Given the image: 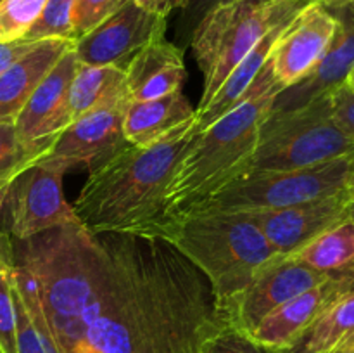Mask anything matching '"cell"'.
<instances>
[{"label": "cell", "mask_w": 354, "mask_h": 353, "mask_svg": "<svg viewBox=\"0 0 354 353\" xmlns=\"http://www.w3.org/2000/svg\"><path fill=\"white\" fill-rule=\"evenodd\" d=\"M279 353H354V291L332 303L289 350Z\"/></svg>", "instance_id": "obj_21"}, {"label": "cell", "mask_w": 354, "mask_h": 353, "mask_svg": "<svg viewBox=\"0 0 354 353\" xmlns=\"http://www.w3.org/2000/svg\"><path fill=\"white\" fill-rule=\"evenodd\" d=\"M166 242L203 273L221 317L256 273L282 256L244 213L187 215L173 221Z\"/></svg>", "instance_id": "obj_4"}, {"label": "cell", "mask_w": 354, "mask_h": 353, "mask_svg": "<svg viewBox=\"0 0 354 353\" xmlns=\"http://www.w3.org/2000/svg\"><path fill=\"white\" fill-rule=\"evenodd\" d=\"M344 85L348 87V89H351L353 92H354V66H353L351 71H349V75H348V78H346Z\"/></svg>", "instance_id": "obj_33"}, {"label": "cell", "mask_w": 354, "mask_h": 353, "mask_svg": "<svg viewBox=\"0 0 354 353\" xmlns=\"http://www.w3.org/2000/svg\"><path fill=\"white\" fill-rule=\"evenodd\" d=\"M47 0H0V44L26 40Z\"/></svg>", "instance_id": "obj_24"}, {"label": "cell", "mask_w": 354, "mask_h": 353, "mask_svg": "<svg viewBox=\"0 0 354 353\" xmlns=\"http://www.w3.org/2000/svg\"><path fill=\"white\" fill-rule=\"evenodd\" d=\"M44 156V152L26 147L19 141L16 125L0 123V203L14 180Z\"/></svg>", "instance_id": "obj_23"}, {"label": "cell", "mask_w": 354, "mask_h": 353, "mask_svg": "<svg viewBox=\"0 0 354 353\" xmlns=\"http://www.w3.org/2000/svg\"><path fill=\"white\" fill-rule=\"evenodd\" d=\"M166 17L127 0L113 16L73 42V51L83 66H114L127 71L145 45L166 35Z\"/></svg>", "instance_id": "obj_9"}, {"label": "cell", "mask_w": 354, "mask_h": 353, "mask_svg": "<svg viewBox=\"0 0 354 353\" xmlns=\"http://www.w3.org/2000/svg\"><path fill=\"white\" fill-rule=\"evenodd\" d=\"M204 353H279L275 350L258 345L244 332L225 325L207 341Z\"/></svg>", "instance_id": "obj_29"}, {"label": "cell", "mask_w": 354, "mask_h": 353, "mask_svg": "<svg viewBox=\"0 0 354 353\" xmlns=\"http://www.w3.org/2000/svg\"><path fill=\"white\" fill-rule=\"evenodd\" d=\"M73 40L45 38L0 73V123H14L24 104L62 57Z\"/></svg>", "instance_id": "obj_18"}, {"label": "cell", "mask_w": 354, "mask_h": 353, "mask_svg": "<svg viewBox=\"0 0 354 353\" xmlns=\"http://www.w3.org/2000/svg\"><path fill=\"white\" fill-rule=\"evenodd\" d=\"M330 275L311 269L294 256H280L259 270L223 311L227 325L251 334L256 325L280 305L318 286Z\"/></svg>", "instance_id": "obj_10"}, {"label": "cell", "mask_w": 354, "mask_h": 353, "mask_svg": "<svg viewBox=\"0 0 354 353\" xmlns=\"http://www.w3.org/2000/svg\"><path fill=\"white\" fill-rule=\"evenodd\" d=\"M348 3H349V9H351V12L354 16V0H348Z\"/></svg>", "instance_id": "obj_36"}, {"label": "cell", "mask_w": 354, "mask_h": 353, "mask_svg": "<svg viewBox=\"0 0 354 353\" xmlns=\"http://www.w3.org/2000/svg\"><path fill=\"white\" fill-rule=\"evenodd\" d=\"M78 69L75 51L68 48L37 87L16 118V132L26 147L47 154L55 138L71 125L69 89Z\"/></svg>", "instance_id": "obj_12"}, {"label": "cell", "mask_w": 354, "mask_h": 353, "mask_svg": "<svg viewBox=\"0 0 354 353\" xmlns=\"http://www.w3.org/2000/svg\"><path fill=\"white\" fill-rule=\"evenodd\" d=\"M124 107L127 106L100 107L83 114L66 127L38 165L66 173L78 166L90 170L102 163L128 145L123 135Z\"/></svg>", "instance_id": "obj_13"}, {"label": "cell", "mask_w": 354, "mask_h": 353, "mask_svg": "<svg viewBox=\"0 0 354 353\" xmlns=\"http://www.w3.org/2000/svg\"><path fill=\"white\" fill-rule=\"evenodd\" d=\"M354 154V138L337 128L330 93L297 109L268 114L245 175L292 172Z\"/></svg>", "instance_id": "obj_6"}, {"label": "cell", "mask_w": 354, "mask_h": 353, "mask_svg": "<svg viewBox=\"0 0 354 353\" xmlns=\"http://www.w3.org/2000/svg\"><path fill=\"white\" fill-rule=\"evenodd\" d=\"M324 2H335V0H324Z\"/></svg>", "instance_id": "obj_37"}, {"label": "cell", "mask_w": 354, "mask_h": 353, "mask_svg": "<svg viewBox=\"0 0 354 353\" xmlns=\"http://www.w3.org/2000/svg\"><path fill=\"white\" fill-rule=\"evenodd\" d=\"M349 217H351V220L354 221V197L351 201V208H349Z\"/></svg>", "instance_id": "obj_35"}, {"label": "cell", "mask_w": 354, "mask_h": 353, "mask_svg": "<svg viewBox=\"0 0 354 353\" xmlns=\"http://www.w3.org/2000/svg\"><path fill=\"white\" fill-rule=\"evenodd\" d=\"M194 118L196 107L190 106L183 92L152 100L128 102L123 114V135L128 144L144 147L194 123Z\"/></svg>", "instance_id": "obj_19"}, {"label": "cell", "mask_w": 354, "mask_h": 353, "mask_svg": "<svg viewBox=\"0 0 354 353\" xmlns=\"http://www.w3.org/2000/svg\"><path fill=\"white\" fill-rule=\"evenodd\" d=\"M189 123L151 145H124L90 168L73 203L90 234H116L166 241L169 221L166 189L180 156L192 138Z\"/></svg>", "instance_id": "obj_2"}, {"label": "cell", "mask_w": 354, "mask_h": 353, "mask_svg": "<svg viewBox=\"0 0 354 353\" xmlns=\"http://www.w3.org/2000/svg\"><path fill=\"white\" fill-rule=\"evenodd\" d=\"M133 2L149 12L168 17L173 10H182L187 0H133Z\"/></svg>", "instance_id": "obj_32"}, {"label": "cell", "mask_w": 354, "mask_h": 353, "mask_svg": "<svg viewBox=\"0 0 354 353\" xmlns=\"http://www.w3.org/2000/svg\"><path fill=\"white\" fill-rule=\"evenodd\" d=\"M225 2H230V0H187L183 9L180 10L178 23H176V33L175 44L178 45L182 51H185L187 47H190V42H192L194 31L197 30L201 21L214 9V7L221 6Z\"/></svg>", "instance_id": "obj_28"}, {"label": "cell", "mask_w": 354, "mask_h": 353, "mask_svg": "<svg viewBox=\"0 0 354 353\" xmlns=\"http://www.w3.org/2000/svg\"><path fill=\"white\" fill-rule=\"evenodd\" d=\"M337 19L322 2L313 3L283 30L273 47L270 66L282 89L296 85L324 57Z\"/></svg>", "instance_id": "obj_15"}, {"label": "cell", "mask_w": 354, "mask_h": 353, "mask_svg": "<svg viewBox=\"0 0 354 353\" xmlns=\"http://www.w3.org/2000/svg\"><path fill=\"white\" fill-rule=\"evenodd\" d=\"M73 7L75 0H47L40 17L28 31L26 40H45V38L73 40Z\"/></svg>", "instance_id": "obj_25"}, {"label": "cell", "mask_w": 354, "mask_h": 353, "mask_svg": "<svg viewBox=\"0 0 354 353\" xmlns=\"http://www.w3.org/2000/svg\"><path fill=\"white\" fill-rule=\"evenodd\" d=\"M290 256L325 275H354V221L351 217L328 228Z\"/></svg>", "instance_id": "obj_22"}, {"label": "cell", "mask_w": 354, "mask_h": 353, "mask_svg": "<svg viewBox=\"0 0 354 353\" xmlns=\"http://www.w3.org/2000/svg\"><path fill=\"white\" fill-rule=\"evenodd\" d=\"M62 175L59 170L37 163L14 180L2 199L7 204V234L14 241H26L62 225L80 224L73 204L62 192Z\"/></svg>", "instance_id": "obj_8"}, {"label": "cell", "mask_w": 354, "mask_h": 353, "mask_svg": "<svg viewBox=\"0 0 354 353\" xmlns=\"http://www.w3.org/2000/svg\"><path fill=\"white\" fill-rule=\"evenodd\" d=\"M12 258L54 353H204L227 325L203 273L162 239L71 224L12 242Z\"/></svg>", "instance_id": "obj_1"}, {"label": "cell", "mask_w": 354, "mask_h": 353, "mask_svg": "<svg viewBox=\"0 0 354 353\" xmlns=\"http://www.w3.org/2000/svg\"><path fill=\"white\" fill-rule=\"evenodd\" d=\"M127 0H75L73 7V42L82 38L102 21L113 16Z\"/></svg>", "instance_id": "obj_26"}, {"label": "cell", "mask_w": 354, "mask_h": 353, "mask_svg": "<svg viewBox=\"0 0 354 353\" xmlns=\"http://www.w3.org/2000/svg\"><path fill=\"white\" fill-rule=\"evenodd\" d=\"M183 52L166 35L145 45L124 71L128 102L152 100L182 92L187 78Z\"/></svg>", "instance_id": "obj_17"}, {"label": "cell", "mask_w": 354, "mask_h": 353, "mask_svg": "<svg viewBox=\"0 0 354 353\" xmlns=\"http://www.w3.org/2000/svg\"><path fill=\"white\" fill-rule=\"evenodd\" d=\"M332 120L341 132L354 138V92L346 85L330 93Z\"/></svg>", "instance_id": "obj_30"}, {"label": "cell", "mask_w": 354, "mask_h": 353, "mask_svg": "<svg viewBox=\"0 0 354 353\" xmlns=\"http://www.w3.org/2000/svg\"><path fill=\"white\" fill-rule=\"evenodd\" d=\"M37 40H19L12 42V44H0V73L6 68H9L16 59L26 54Z\"/></svg>", "instance_id": "obj_31"}, {"label": "cell", "mask_w": 354, "mask_h": 353, "mask_svg": "<svg viewBox=\"0 0 354 353\" xmlns=\"http://www.w3.org/2000/svg\"><path fill=\"white\" fill-rule=\"evenodd\" d=\"M324 0H230L214 7L194 31L190 48L203 73L204 109L239 62L270 30Z\"/></svg>", "instance_id": "obj_5"}, {"label": "cell", "mask_w": 354, "mask_h": 353, "mask_svg": "<svg viewBox=\"0 0 354 353\" xmlns=\"http://www.w3.org/2000/svg\"><path fill=\"white\" fill-rule=\"evenodd\" d=\"M349 192H351V196L354 197V154H353V168H351V179H349Z\"/></svg>", "instance_id": "obj_34"}, {"label": "cell", "mask_w": 354, "mask_h": 353, "mask_svg": "<svg viewBox=\"0 0 354 353\" xmlns=\"http://www.w3.org/2000/svg\"><path fill=\"white\" fill-rule=\"evenodd\" d=\"M353 154L292 172L251 173L232 182L187 215L248 213L324 199L348 189Z\"/></svg>", "instance_id": "obj_7"}, {"label": "cell", "mask_w": 354, "mask_h": 353, "mask_svg": "<svg viewBox=\"0 0 354 353\" xmlns=\"http://www.w3.org/2000/svg\"><path fill=\"white\" fill-rule=\"evenodd\" d=\"M282 90L268 62L234 109L192 135L166 189L169 227L248 173L259 132Z\"/></svg>", "instance_id": "obj_3"}, {"label": "cell", "mask_w": 354, "mask_h": 353, "mask_svg": "<svg viewBox=\"0 0 354 353\" xmlns=\"http://www.w3.org/2000/svg\"><path fill=\"white\" fill-rule=\"evenodd\" d=\"M12 291L14 303H16V320H17V353H54L52 345L41 336L33 318L28 314L23 300L17 294L14 286V266H12Z\"/></svg>", "instance_id": "obj_27"}, {"label": "cell", "mask_w": 354, "mask_h": 353, "mask_svg": "<svg viewBox=\"0 0 354 353\" xmlns=\"http://www.w3.org/2000/svg\"><path fill=\"white\" fill-rule=\"evenodd\" d=\"M337 19L330 45L317 66L296 85L283 89L275 97L268 114L297 109L322 96L332 93L346 83L354 66V16L348 0L322 2Z\"/></svg>", "instance_id": "obj_14"}, {"label": "cell", "mask_w": 354, "mask_h": 353, "mask_svg": "<svg viewBox=\"0 0 354 353\" xmlns=\"http://www.w3.org/2000/svg\"><path fill=\"white\" fill-rule=\"evenodd\" d=\"M353 196L349 189L294 206L248 211L266 241L282 256L299 251L313 239L349 218Z\"/></svg>", "instance_id": "obj_11"}, {"label": "cell", "mask_w": 354, "mask_h": 353, "mask_svg": "<svg viewBox=\"0 0 354 353\" xmlns=\"http://www.w3.org/2000/svg\"><path fill=\"white\" fill-rule=\"evenodd\" d=\"M351 291H354V275L328 277L275 308L256 325L249 338L265 348L286 352L332 303Z\"/></svg>", "instance_id": "obj_16"}, {"label": "cell", "mask_w": 354, "mask_h": 353, "mask_svg": "<svg viewBox=\"0 0 354 353\" xmlns=\"http://www.w3.org/2000/svg\"><path fill=\"white\" fill-rule=\"evenodd\" d=\"M127 104V75L123 69L114 66H83L78 62L69 89L71 123L100 107Z\"/></svg>", "instance_id": "obj_20"}]
</instances>
